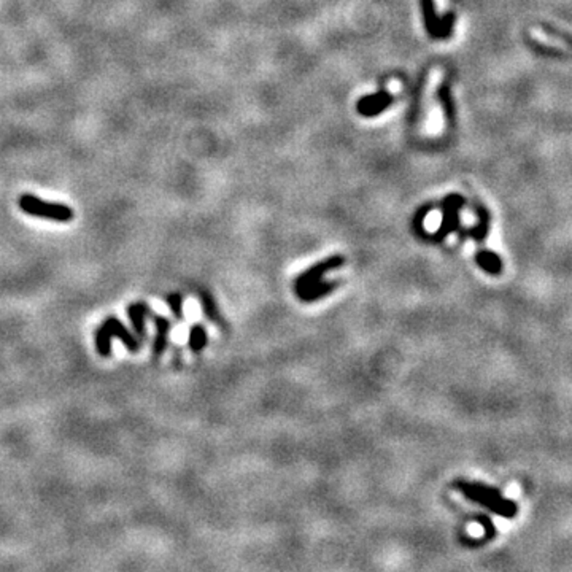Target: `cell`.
<instances>
[{
    "label": "cell",
    "mask_w": 572,
    "mask_h": 572,
    "mask_svg": "<svg viewBox=\"0 0 572 572\" xmlns=\"http://www.w3.org/2000/svg\"><path fill=\"white\" fill-rule=\"evenodd\" d=\"M154 324H156V337H154V342H153V356L154 358H159L163 356V353L165 352V348L169 345V336H170V329H172V324L163 315H154Z\"/></svg>",
    "instance_id": "obj_10"
},
{
    "label": "cell",
    "mask_w": 572,
    "mask_h": 572,
    "mask_svg": "<svg viewBox=\"0 0 572 572\" xmlns=\"http://www.w3.org/2000/svg\"><path fill=\"white\" fill-rule=\"evenodd\" d=\"M477 213H479V223L471 229V231H469V234H471V237L476 240V242L480 243V242H483L490 232V211L485 207H479Z\"/></svg>",
    "instance_id": "obj_14"
},
{
    "label": "cell",
    "mask_w": 572,
    "mask_h": 572,
    "mask_svg": "<svg viewBox=\"0 0 572 572\" xmlns=\"http://www.w3.org/2000/svg\"><path fill=\"white\" fill-rule=\"evenodd\" d=\"M421 7L423 13H425V22L428 27V32L434 37H449L451 32V27H453L455 15L449 13L445 15L442 20H439L436 16V11H434V2L432 0H421Z\"/></svg>",
    "instance_id": "obj_8"
},
{
    "label": "cell",
    "mask_w": 572,
    "mask_h": 572,
    "mask_svg": "<svg viewBox=\"0 0 572 572\" xmlns=\"http://www.w3.org/2000/svg\"><path fill=\"white\" fill-rule=\"evenodd\" d=\"M343 264H345V257L340 255H333L329 257H324L323 261L313 264L310 269H307L306 272H302L301 276L296 278V283H294L296 291L304 289L306 286H310L313 283L319 282V280H323L326 273L337 271V269H340Z\"/></svg>",
    "instance_id": "obj_5"
},
{
    "label": "cell",
    "mask_w": 572,
    "mask_h": 572,
    "mask_svg": "<svg viewBox=\"0 0 572 572\" xmlns=\"http://www.w3.org/2000/svg\"><path fill=\"white\" fill-rule=\"evenodd\" d=\"M165 302H167L172 313L175 315L176 319H183V297L179 293H170L164 297Z\"/></svg>",
    "instance_id": "obj_16"
},
{
    "label": "cell",
    "mask_w": 572,
    "mask_h": 572,
    "mask_svg": "<svg viewBox=\"0 0 572 572\" xmlns=\"http://www.w3.org/2000/svg\"><path fill=\"white\" fill-rule=\"evenodd\" d=\"M465 205V197L458 196V194H450V196L445 199L444 202V216L442 223L437 229V232L434 234V240H444L449 234L455 232L458 226H460V210Z\"/></svg>",
    "instance_id": "obj_6"
},
{
    "label": "cell",
    "mask_w": 572,
    "mask_h": 572,
    "mask_svg": "<svg viewBox=\"0 0 572 572\" xmlns=\"http://www.w3.org/2000/svg\"><path fill=\"white\" fill-rule=\"evenodd\" d=\"M453 486L467 501L476 502V504L488 509L490 512L499 515L502 518L512 520L517 517V502L509 499L502 495L501 490L495 488V486L485 485L482 482H469V480H455Z\"/></svg>",
    "instance_id": "obj_1"
},
{
    "label": "cell",
    "mask_w": 572,
    "mask_h": 572,
    "mask_svg": "<svg viewBox=\"0 0 572 572\" xmlns=\"http://www.w3.org/2000/svg\"><path fill=\"white\" fill-rule=\"evenodd\" d=\"M398 88L399 83L393 82L388 91H380V93L377 94L363 97L358 104V112L364 114V116H375V114H379L380 112L386 110V108L391 105L394 93H396Z\"/></svg>",
    "instance_id": "obj_7"
},
{
    "label": "cell",
    "mask_w": 572,
    "mask_h": 572,
    "mask_svg": "<svg viewBox=\"0 0 572 572\" xmlns=\"http://www.w3.org/2000/svg\"><path fill=\"white\" fill-rule=\"evenodd\" d=\"M476 262L483 272L493 277L501 276L502 269H504V264H502V259L499 257V255L491 250H479L476 253Z\"/></svg>",
    "instance_id": "obj_12"
},
{
    "label": "cell",
    "mask_w": 572,
    "mask_h": 572,
    "mask_svg": "<svg viewBox=\"0 0 572 572\" xmlns=\"http://www.w3.org/2000/svg\"><path fill=\"white\" fill-rule=\"evenodd\" d=\"M444 72L440 67L431 68L428 77V83L425 88V94H423V114H425V121H423V134L429 137H437L444 133L445 128V112L442 107L439 105L437 100V89L440 88V82H442Z\"/></svg>",
    "instance_id": "obj_2"
},
{
    "label": "cell",
    "mask_w": 572,
    "mask_h": 572,
    "mask_svg": "<svg viewBox=\"0 0 572 572\" xmlns=\"http://www.w3.org/2000/svg\"><path fill=\"white\" fill-rule=\"evenodd\" d=\"M128 315H129L130 323H133L134 326L135 334L139 336L140 342H143L146 337L145 318L148 317V315H153V312L150 310V307H148L145 302H134V304H130L128 307Z\"/></svg>",
    "instance_id": "obj_11"
},
{
    "label": "cell",
    "mask_w": 572,
    "mask_h": 572,
    "mask_svg": "<svg viewBox=\"0 0 572 572\" xmlns=\"http://www.w3.org/2000/svg\"><path fill=\"white\" fill-rule=\"evenodd\" d=\"M200 301H202V310L207 315L209 319H211L213 323H221V315L215 306L213 297L207 291H204V293H200Z\"/></svg>",
    "instance_id": "obj_15"
},
{
    "label": "cell",
    "mask_w": 572,
    "mask_h": 572,
    "mask_svg": "<svg viewBox=\"0 0 572 572\" xmlns=\"http://www.w3.org/2000/svg\"><path fill=\"white\" fill-rule=\"evenodd\" d=\"M20 209L27 215L56 223H67L73 218V210L68 205L48 202V200L31 196V194H22L20 197Z\"/></svg>",
    "instance_id": "obj_4"
},
{
    "label": "cell",
    "mask_w": 572,
    "mask_h": 572,
    "mask_svg": "<svg viewBox=\"0 0 572 572\" xmlns=\"http://www.w3.org/2000/svg\"><path fill=\"white\" fill-rule=\"evenodd\" d=\"M207 329L204 328V324H194L190 329V337H188V347L193 353H200L207 347Z\"/></svg>",
    "instance_id": "obj_13"
},
{
    "label": "cell",
    "mask_w": 572,
    "mask_h": 572,
    "mask_svg": "<svg viewBox=\"0 0 572 572\" xmlns=\"http://www.w3.org/2000/svg\"><path fill=\"white\" fill-rule=\"evenodd\" d=\"M112 337H118V339L124 343V347L133 353L139 352L142 347V342L137 340L116 317H108L105 322L102 323L100 328L97 329L96 334V347L100 356H110Z\"/></svg>",
    "instance_id": "obj_3"
},
{
    "label": "cell",
    "mask_w": 572,
    "mask_h": 572,
    "mask_svg": "<svg viewBox=\"0 0 572 572\" xmlns=\"http://www.w3.org/2000/svg\"><path fill=\"white\" fill-rule=\"evenodd\" d=\"M339 285H340L339 280H333V282H324V280H319V282L317 283L306 286L304 289L296 291V294L302 302L312 304V302H317L319 299H323V297L329 296L331 293H334V291L339 288Z\"/></svg>",
    "instance_id": "obj_9"
}]
</instances>
